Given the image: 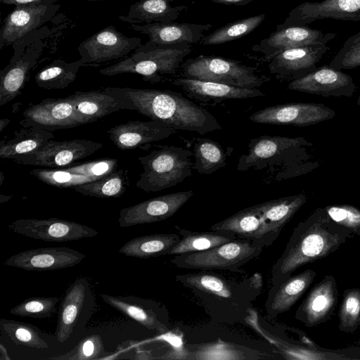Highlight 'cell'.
<instances>
[{"instance_id":"9c48e42d","label":"cell","mask_w":360,"mask_h":360,"mask_svg":"<svg viewBox=\"0 0 360 360\" xmlns=\"http://www.w3.org/2000/svg\"><path fill=\"white\" fill-rule=\"evenodd\" d=\"M141 45V38L127 37L110 25L84 40L77 49L84 66H98L125 58Z\"/></svg>"},{"instance_id":"836d02e7","label":"cell","mask_w":360,"mask_h":360,"mask_svg":"<svg viewBox=\"0 0 360 360\" xmlns=\"http://www.w3.org/2000/svg\"><path fill=\"white\" fill-rule=\"evenodd\" d=\"M181 239L177 233L151 234L132 238L124 244L119 252L128 257L147 259L167 255Z\"/></svg>"},{"instance_id":"8d00e7d4","label":"cell","mask_w":360,"mask_h":360,"mask_svg":"<svg viewBox=\"0 0 360 360\" xmlns=\"http://www.w3.org/2000/svg\"><path fill=\"white\" fill-rule=\"evenodd\" d=\"M81 60L67 62L58 58L40 70L35 75V82L40 88L60 89L72 83L81 67Z\"/></svg>"},{"instance_id":"ee69618b","label":"cell","mask_w":360,"mask_h":360,"mask_svg":"<svg viewBox=\"0 0 360 360\" xmlns=\"http://www.w3.org/2000/svg\"><path fill=\"white\" fill-rule=\"evenodd\" d=\"M59 302L58 297H29L11 309L10 312L22 317L48 318L56 312Z\"/></svg>"},{"instance_id":"7a4b0ae2","label":"cell","mask_w":360,"mask_h":360,"mask_svg":"<svg viewBox=\"0 0 360 360\" xmlns=\"http://www.w3.org/2000/svg\"><path fill=\"white\" fill-rule=\"evenodd\" d=\"M111 94L126 101L132 110L175 129L201 135L221 129L218 120L205 108L182 94L170 90L105 87Z\"/></svg>"},{"instance_id":"30bf717a","label":"cell","mask_w":360,"mask_h":360,"mask_svg":"<svg viewBox=\"0 0 360 360\" xmlns=\"http://www.w3.org/2000/svg\"><path fill=\"white\" fill-rule=\"evenodd\" d=\"M335 116V111L323 103L299 102L268 106L252 114L250 120L271 125L307 127Z\"/></svg>"},{"instance_id":"7c38bea8","label":"cell","mask_w":360,"mask_h":360,"mask_svg":"<svg viewBox=\"0 0 360 360\" xmlns=\"http://www.w3.org/2000/svg\"><path fill=\"white\" fill-rule=\"evenodd\" d=\"M102 147V143L86 139L63 141L52 139L41 150L22 156L14 162L46 168H63L91 155Z\"/></svg>"},{"instance_id":"ffe728a7","label":"cell","mask_w":360,"mask_h":360,"mask_svg":"<svg viewBox=\"0 0 360 360\" xmlns=\"http://www.w3.org/2000/svg\"><path fill=\"white\" fill-rule=\"evenodd\" d=\"M288 89L324 97H351L356 91V84L349 75L328 65L291 81Z\"/></svg>"},{"instance_id":"f5cc1de1","label":"cell","mask_w":360,"mask_h":360,"mask_svg":"<svg viewBox=\"0 0 360 360\" xmlns=\"http://www.w3.org/2000/svg\"><path fill=\"white\" fill-rule=\"evenodd\" d=\"M9 122L10 120L8 119H1L0 120V132H2L4 129L8 125Z\"/></svg>"},{"instance_id":"6f0895ef","label":"cell","mask_w":360,"mask_h":360,"mask_svg":"<svg viewBox=\"0 0 360 360\" xmlns=\"http://www.w3.org/2000/svg\"><path fill=\"white\" fill-rule=\"evenodd\" d=\"M90 1H110V0H88Z\"/></svg>"},{"instance_id":"ab89813d","label":"cell","mask_w":360,"mask_h":360,"mask_svg":"<svg viewBox=\"0 0 360 360\" xmlns=\"http://www.w3.org/2000/svg\"><path fill=\"white\" fill-rule=\"evenodd\" d=\"M265 18L264 14L250 16L219 27L205 35L199 42L200 45H219L240 39L257 28Z\"/></svg>"},{"instance_id":"8992f818","label":"cell","mask_w":360,"mask_h":360,"mask_svg":"<svg viewBox=\"0 0 360 360\" xmlns=\"http://www.w3.org/2000/svg\"><path fill=\"white\" fill-rule=\"evenodd\" d=\"M184 77L212 81L230 86L258 89L268 80L257 72V68L238 60L214 56H198L181 65Z\"/></svg>"},{"instance_id":"484cf974","label":"cell","mask_w":360,"mask_h":360,"mask_svg":"<svg viewBox=\"0 0 360 360\" xmlns=\"http://www.w3.org/2000/svg\"><path fill=\"white\" fill-rule=\"evenodd\" d=\"M210 229L229 232L236 238L259 242L266 247L271 245L278 237L269 231L259 204L245 208L214 224Z\"/></svg>"},{"instance_id":"d590c367","label":"cell","mask_w":360,"mask_h":360,"mask_svg":"<svg viewBox=\"0 0 360 360\" xmlns=\"http://www.w3.org/2000/svg\"><path fill=\"white\" fill-rule=\"evenodd\" d=\"M175 228L179 230L181 239L169 250L167 255H179L201 252L236 238L234 234L226 231L196 232L178 226H175Z\"/></svg>"},{"instance_id":"f546056e","label":"cell","mask_w":360,"mask_h":360,"mask_svg":"<svg viewBox=\"0 0 360 360\" xmlns=\"http://www.w3.org/2000/svg\"><path fill=\"white\" fill-rule=\"evenodd\" d=\"M68 97L84 124L95 122L121 110H132L126 101L110 94L105 88L89 91H75Z\"/></svg>"},{"instance_id":"816d5d0a","label":"cell","mask_w":360,"mask_h":360,"mask_svg":"<svg viewBox=\"0 0 360 360\" xmlns=\"http://www.w3.org/2000/svg\"><path fill=\"white\" fill-rule=\"evenodd\" d=\"M0 360H11V357L3 343L0 344Z\"/></svg>"},{"instance_id":"d6986e66","label":"cell","mask_w":360,"mask_h":360,"mask_svg":"<svg viewBox=\"0 0 360 360\" xmlns=\"http://www.w3.org/2000/svg\"><path fill=\"white\" fill-rule=\"evenodd\" d=\"M326 18L360 20V0L306 1L291 10L283 23L278 25H307Z\"/></svg>"},{"instance_id":"3957f363","label":"cell","mask_w":360,"mask_h":360,"mask_svg":"<svg viewBox=\"0 0 360 360\" xmlns=\"http://www.w3.org/2000/svg\"><path fill=\"white\" fill-rule=\"evenodd\" d=\"M193 45H162L147 41L127 58L99 70L101 75L114 76L122 73L139 74L150 83H159L167 76H174L184 59L191 52Z\"/></svg>"},{"instance_id":"277c9868","label":"cell","mask_w":360,"mask_h":360,"mask_svg":"<svg viewBox=\"0 0 360 360\" xmlns=\"http://www.w3.org/2000/svg\"><path fill=\"white\" fill-rule=\"evenodd\" d=\"M176 279L191 289L211 309L215 306L217 309L220 307L221 309H236L240 305L248 309L245 304L251 303L261 288V281L254 277L237 281L208 270L177 275Z\"/></svg>"},{"instance_id":"8fae6325","label":"cell","mask_w":360,"mask_h":360,"mask_svg":"<svg viewBox=\"0 0 360 360\" xmlns=\"http://www.w3.org/2000/svg\"><path fill=\"white\" fill-rule=\"evenodd\" d=\"M10 231L47 242L77 240L97 236L98 231L86 225L63 219H19L8 225Z\"/></svg>"},{"instance_id":"83f0119b","label":"cell","mask_w":360,"mask_h":360,"mask_svg":"<svg viewBox=\"0 0 360 360\" xmlns=\"http://www.w3.org/2000/svg\"><path fill=\"white\" fill-rule=\"evenodd\" d=\"M172 82L181 88L190 98L205 103H218L229 99H245L265 96L259 89L240 88L184 77L176 78Z\"/></svg>"},{"instance_id":"9f6ffc18","label":"cell","mask_w":360,"mask_h":360,"mask_svg":"<svg viewBox=\"0 0 360 360\" xmlns=\"http://www.w3.org/2000/svg\"><path fill=\"white\" fill-rule=\"evenodd\" d=\"M4 175H3V172H1V180H0V186H1L2 183H3V180H4Z\"/></svg>"},{"instance_id":"4fadbf2b","label":"cell","mask_w":360,"mask_h":360,"mask_svg":"<svg viewBox=\"0 0 360 360\" xmlns=\"http://www.w3.org/2000/svg\"><path fill=\"white\" fill-rule=\"evenodd\" d=\"M118 160L102 158L93 161L73 163L70 166L51 169H34L30 171L40 181L58 188H74L100 179L115 170Z\"/></svg>"},{"instance_id":"11a10c76","label":"cell","mask_w":360,"mask_h":360,"mask_svg":"<svg viewBox=\"0 0 360 360\" xmlns=\"http://www.w3.org/2000/svg\"><path fill=\"white\" fill-rule=\"evenodd\" d=\"M60 1V0H43L44 3L46 4H55V2Z\"/></svg>"},{"instance_id":"2e32d148","label":"cell","mask_w":360,"mask_h":360,"mask_svg":"<svg viewBox=\"0 0 360 360\" xmlns=\"http://www.w3.org/2000/svg\"><path fill=\"white\" fill-rule=\"evenodd\" d=\"M193 195L192 190L168 193L122 209L118 224L127 228L165 220L173 216Z\"/></svg>"},{"instance_id":"d6a6232c","label":"cell","mask_w":360,"mask_h":360,"mask_svg":"<svg viewBox=\"0 0 360 360\" xmlns=\"http://www.w3.org/2000/svg\"><path fill=\"white\" fill-rule=\"evenodd\" d=\"M53 137L51 131L33 126H21L19 130L14 132L12 139H4L0 142V158L14 161L41 150Z\"/></svg>"},{"instance_id":"f907efd6","label":"cell","mask_w":360,"mask_h":360,"mask_svg":"<svg viewBox=\"0 0 360 360\" xmlns=\"http://www.w3.org/2000/svg\"><path fill=\"white\" fill-rule=\"evenodd\" d=\"M216 4L224 5L245 6L254 0H211Z\"/></svg>"},{"instance_id":"74e56055","label":"cell","mask_w":360,"mask_h":360,"mask_svg":"<svg viewBox=\"0 0 360 360\" xmlns=\"http://www.w3.org/2000/svg\"><path fill=\"white\" fill-rule=\"evenodd\" d=\"M129 170H114L103 178L72 188L84 195L96 198H119L129 185Z\"/></svg>"},{"instance_id":"d4e9b609","label":"cell","mask_w":360,"mask_h":360,"mask_svg":"<svg viewBox=\"0 0 360 360\" xmlns=\"http://www.w3.org/2000/svg\"><path fill=\"white\" fill-rule=\"evenodd\" d=\"M176 130L156 121H129L116 125L107 132L109 139L120 150H133L147 143L168 138Z\"/></svg>"},{"instance_id":"681fc988","label":"cell","mask_w":360,"mask_h":360,"mask_svg":"<svg viewBox=\"0 0 360 360\" xmlns=\"http://www.w3.org/2000/svg\"><path fill=\"white\" fill-rule=\"evenodd\" d=\"M1 2L5 4L13 5L15 6L37 3H44L43 0H1Z\"/></svg>"},{"instance_id":"ac0fdd59","label":"cell","mask_w":360,"mask_h":360,"mask_svg":"<svg viewBox=\"0 0 360 360\" xmlns=\"http://www.w3.org/2000/svg\"><path fill=\"white\" fill-rule=\"evenodd\" d=\"M329 50L326 44L287 49L270 58L267 67L276 79L291 82L316 70L317 64Z\"/></svg>"},{"instance_id":"7402d4cb","label":"cell","mask_w":360,"mask_h":360,"mask_svg":"<svg viewBox=\"0 0 360 360\" xmlns=\"http://www.w3.org/2000/svg\"><path fill=\"white\" fill-rule=\"evenodd\" d=\"M338 283L331 275L325 276L307 294L298 307L295 317L306 327L326 322L338 303Z\"/></svg>"},{"instance_id":"603a6c76","label":"cell","mask_w":360,"mask_h":360,"mask_svg":"<svg viewBox=\"0 0 360 360\" xmlns=\"http://www.w3.org/2000/svg\"><path fill=\"white\" fill-rule=\"evenodd\" d=\"M304 145L309 146L310 143L302 137L264 135L252 139L248 144V153L242 155L238 160L237 169L245 172L250 169H264L274 165L286 151Z\"/></svg>"},{"instance_id":"1f68e13d","label":"cell","mask_w":360,"mask_h":360,"mask_svg":"<svg viewBox=\"0 0 360 360\" xmlns=\"http://www.w3.org/2000/svg\"><path fill=\"white\" fill-rule=\"evenodd\" d=\"M186 10L187 6H172L168 0H140L130 6L127 15L118 18L130 24L167 23Z\"/></svg>"},{"instance_id":"7dc6e473","label":"cell","mask_w":360,"mask_h":360,"mask_svg":"<svg viewBox=\"0 0 360 360\" xmlns=\"http://www.w3.org/2000/svg\"><path fill=\"white\" fill-rule=\"evenodd\" d=\"M329 66L340 70L360 66V32L347 39Z\"/></svg>"},{"instance_id":"52a82bcc","label":"cell","mask_w":360,"mask_h":360,"mask_svg":"<svg viewBox=\"0 0 360 360\" xmlns=\"http://www.w3.org/2000/svg\"><path fill=\"white\" fill-rule=\"evenodd\" d=\"M264 248L262 243L236 238L207 250L176 255L171 262L184 269L236 271Z\"/></svg>"},{"instance_id":"4dcf8cb0","label":"cell","mask_w":360,"mask_h":360,"mask_svg":"<svg viewBox=\"0 0 360 360\" xmlns=\"http://www.w3.org/2000/svg\"><path fill=\"white\" fill-rule=\"evenodd\" d=\"M316 276L315 271L307 269L271 288L266 302L267 314L274 318L288 311L306 292Z\"/></svg>"},{"instance_id":"5b68a950","label":"cell","mask_w":360,"mask_h":360,"mask_svg":"<svg viewBox=\"0 0 360 360\" xmlns=\"http://www.w3.org/2000/svg\"><path fill=\"white\" fill-rule=\"evenodd\" d=\"M158 148L138 158L143 171L136 186L146 192H158L173 187L192 175L193 155L190 149L174 146Z\"/></svg>"},{"instance_id":"44dd1931","label":"cell","mask_w":360,"mask_h":360,"mask_svg":"<svg viewBox=\"0 0 360 360\" xmlns=\"http://www.w3.org/2000/svg\"><path fill=\"white\" fill-rule=\"evenodd\" d=\"M85 255L68 247L31 249L8 257L4 264L27 271H51L74 266Z\"/></svg>"},{"instance_id":"91938a15","label":"cell","mask_w":360,"mask_h":360,"mask_svg":"<svg viewBox=\"0 0 360 360\" xmlns=\"http://www.w3.org/2000/svg\"><path fill=\"white\" fill-rule=\"evenodd\" d=\"M169 1H175V0H168Z\"/></svg>"},{"instance_id":"ba28073f","label":"cell","mask_w":360,"mask_h":360,"mask_svg":"<svg viewBox=\"0 0 360 360\" xmlns=\"http://www.w3.org/2000/svg\"><path fill=\"white\" fill-rule=\"evenodd\" d=\"M45 27L34 31L12 45L13 54L0 72V106L13 101L22 93L31 70L41 56L45 43Z\"/></svg>"},{"instance_id":"f6af8a7d","label":"cell","mask_w":360,"mask_h":360,"mask_svg":"<svg viewBox=\"0 0 360 360\" xmlns=\"http://www.w3.org/2000/svg\"><path fill=\"white\" fill-rule=\"evenodd\" d=\"M245 322L250 326L257 333L264 337L271 344L274 345L278 349L279 353L284 356L285 359H314L311 352L298 347L292 346L289 343L270 334L264 328H263L257 318V311L253 309L249 308L248 314L245 317Z\"/></svg>"},{"instance_id":"60d3db41","label":"cell","mask_w":360,"mask_h":360,"mask_svg":"<svg viewBox=\"0 0 360 360\" xmlns=\"http://www.w3.org/2000/svg\"><path fill=\"white\" fill-rule=\"evenodd\" d=\"M0 328L15 345L34 349H48L49 345L34 326L15 320L1 319Z\"/></svg>"},{"instance_id":"e575fe53","label":"cell","mask_w":360,"mask_h":360,"mask_svg":"<svg viewBox=\"0 0 360 360\" xmlns=\"http://www.w3.org/2000/svg\"><path fill=\"white\" fill-rule=\"evenodd\" d=\"M304 194L271 200L259 204L269 231L278 236L283 226L306 202Z\"/></svg>"},{"instance_id":"db71d44e","label":"cell","mask_w":360,"mask_h":360,"mask_svg":"<svg viewBox=\"0 0 360 360\" xmlns=\"http://www.w3.org/2000/svg\"><path fill=\"white\" fill-rule=\"evenodd\" d=\"M12 198V196H4V195H0V202H4L5 201H8Z\"/></svg>"},{"instance_id":"cb8c5ba5","label":"cell","mask_w":360,"mask_h":360,"mask_svg":"<svg viewBox=\"0 0 360 360\" xmlns=\"http://www.w3.org/2000/svg\"><path fill=\"white\" fill-rule=\"evenodd\" d=\"M92 300L91 286L85 278L76 279L68 287L58 309L55 335L59 342L63 343L70 338Z\"/></svg>"},{"instance_id":"b9f144b4","label":"cell","mask_w":360,"mask_h":360,"mask_svg":"<svg viewBox=\"0 0 360 360\" xmlns=\"http://www.w3.org/2000/svg\"><path fill=\"white\" fill-rule=\"evenodd\" d=\"M240 346H236L228 343L218 342L210 345H201L196 350L192 352L194 356L191 359H257L262 358L258 356L260 353L255 352L251 353L250 349H240Z\"/></svg>"},{"instance_id":"f35d334b","label":"cell","mask_w":360,"mask_h":360,"mask_svg":"<svg viewBox=\"0 0 360 360\" xmlns=\"http://www.w3.org/2000/svg\"><path fill=\"white\" fill-rule=\"evenodd\" d=\"M193 169L200 174H211L226 165V154L220 144L208 138L198 137L193 146Z\"/></svg>"},{"instance_id":"4316f807","label":"cell","mask_w":360,"mask_h":360,"mask_svg":"<svg viewBox=\"0 0 360 360\" xmlns=\"http://www.w3.org/2000/svg\"><path fill=\"white\" fill-rule=\"evenodd\" d=\"M212 27L210 23L174 22L130 25L131 29L148 35V42L162 45L198 44L205 36L206 32Z\"/></svg>"},{"instance_id":"bcb514c9","label":"cell","mask_w":360,"mask_h":360,"mask_svg":"<svg viewBox=\"0 0 360 360\" xmlns=\"http://www.w3.org/2000/svg\"><path fill=\"white\" fill-rule=\"evenodd\" d=\"M106 354L101 335L94 334L82 338L70 352L49 358L57 360H96Z\"/></svg>"},{"instance_id":"e0dca14e","label":"cell","mask_w":360,"mask_h":360,"mask_svg":"<svg viewBox=\"0 0 360 360\" xmlns=\"http://www.w3.org/2000/svg\"><path fill=\"white\" fill-rule=\"evenodd\" d=\"M22 115L21 126H33L51 131L84 124L68 96L44 99L27 107Z\"/></svg>"},{"instance_id":"7bdbcfd3","label":"cell","mask_w":360,"mask_h":360,"mask_svg":"<svg viewBox=\"0 0 360 360\" xmlns=\"http://www.w3.org/2000/svg\"><path fill=\"white\" fill-rule=\"evenodd\" d=\"M338 317L340 331L355 333L360 326V288H352L344 291Z\"/></svg>"},{"instance_id":"c3c4849f","label":"cell","mask_w":360,"mask_h":360,"mask_svg":"<svg viewBox=\"0 0 360 360\" xmlns=\"http://www.w3.org/2000/svg\"><path fill=\"white\" fill-rule=\"evenodd\" d=\"M325 209L333 221L360 236V210L349 205H331Z\"/></svg>"},{"instance_id":"f1b7e54d","label":"cell","mask_w":360,"mask_h":360,"mask_svg":"<svg viewBox=\"0 0 360 360\" xmlns=\"http://www.w3.org/2000/svg\"><path fill=\"white\" fill-rule=\"evenodd\" d=\"M101 297L107 304L143 326L159 333L168 330L167 326L163 322L162 309L155 302L136 296H115L103 293Z\"/></svg>"},{"instance_id":"9a60e30c","label":"cell","mask_w":360,"mask_h":360,"mask_svg":"<svg viewBox=\"0 0 360 360\" xmlns=\"http://www.w3.org/2000/svg\"><path fill=\"white\" fill-rule=\"evenodd\" d=\"M60 4L37 3L17 6L6 15L0 30V49L13 45L24 36L51 20Z\"/></svg>"},{"instance_id":"5bb4252c","label":"cell","mask_w":360,"mask_h":360,"mask_svg":"<svg viewBox=\"0 0 360 360\" xmlns=\"http://www.w3.org/2000/svg\"><path fill=\"white\" fill-rule=\"evenodd\" d=\"M336 35L335 33L323 32L307 25L280 27L277 25L276 30L254 45L252 50L262 55V61L267 62L274 56L287 49L327 44Z\"/></svg>"},{"instance_id":"6da1fadb","label":"cell","mask_w":360,"mask_h":360,"mask_svg":"<svg viewBox=\"0 0 360 360\" xmlns=\"http://www.w3.org/2000/svg\"><path fill=\"white\" fill-rule=\"evenodd\" d=\"M354 236L333 221L325 208L316 210L294 229L283 252L272 267L271 288L287 280L302 266L328 257Z\"/></svg>"},{"instance_id":"680465c9","label":"cell","mask_w":360,"mask_h":360,"mask_svg":"<svg viewBox=\"0 0 360 360\" xmlns=\"http://www.w3.org/2000/svg\"><path fill=\"white\" fill-rule=\"evenodd\" d=\"M357 103V105H358L359 106H360V95H359V98H358V100H357V103Z\"/></svg>"}]
</instances>
